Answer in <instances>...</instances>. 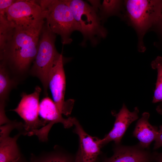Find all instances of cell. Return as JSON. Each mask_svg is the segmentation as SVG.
<instances>
[{
  "label": "cell",
  "mask_w": 162,
  "mask_h": 162,
  "mask_svg": "<svg viewBox=\"0 0 162 162\" xmlns=\"http://www.w3.org/2000/svg\"><path fill=\"white\" fill-rule=\"evenodd\" d=\"M44 19L28 28H15L12 37L4 52L0 55L13 76L20 83L29 74L36 57Z\"/></svg>",
  "instance_id": "6da1fadb"
},
{
  "label": "cell",
  "mask_w": 162,
  "mask_h": 162,
  "mask_svg": "<svg viewBox=\"0 0 162 162\" xmlns=\"http://www.w3.org/2000/svg\"><path fill=\"white\" fill-rule=\"evenodd\" d=\"M126 14L130 23L137 34L139 49L143 52V38L154 25L162 18V1L128 0L124 2Z\"/></svg>",
  "instance_id": "7a4b0ae2"
},
{
  "label": "cell",
  "mask_w": 162,
  "mask_h": 162,
  "mask_svg": "<svg viewBox=\"0 0 162 162\" xmlns=\"http://www.w3.org/2000/svg\"><path fill=\"white\" fill-rule=\"evenodd\" d=\"M56 35L51 30L45 21L40 34L37 54L29 73L39 80L46 96L48 94L50 72L62 55L55 47Z\"/></svg>",
  "instance_id": "3957f363"
},
{
  "label": "cell",
  "mask_w": 162,
  "mask_h": 162,
  "mask_svg": "<svg viewBox=\"0 0 162 162\" xmlns=\"http://www.w3.org/2000/svg\"><path fill=\"white\" fill-rule=\"evenodd\" d=\"M44 15L46 22L51 30L59 35L63 45L70 44L74 31H79L72 11L65 0H38Z\"/></svg>",
  "instance_id": "277c9868"
},
{
  "label": "cell",
  "mask_w": 162,
  "mask_h": 162,
  "mask_svg": "<svg viewBox=\"0 0 162 162\" xmlns=\"http://www.w3.org/2000/svg\"><path fill=\"white\" fill-rule=\"evenodd\" d=\"M72 11L83 39L80 44L83 46L86 41L93 46L106 36L107 31L103 26L98 13L89 4L82 0H65Z\"/></svg>",
  "instance_id": "5b68a950"
},
{
  "label": "cell",
  "mask_w": 162,
  "mask_h": 162,
  "mask_svg": "<svg viewBox=\"0 0 162 162\" xmlns=\"http://www.w3.org/2000/svg\"><path fill=\"white\" fill-rule=\"evenodd\" d=\"M8 21L15 28L34 26L45 19L38 0H17L7 10Z\"/></svg>",
  "instance_id": "8992f818"
},
{
  "label": "cell",
  "mask_w": 162,
  "mask_h": 162,
  "mask_svg": "<svg viewBox=\"0 0 162 162\" xmlns=\"http://www.w3.org/2000/svg\"><path fill=\"white\" fill-rule=\"evenodd\" d=\"M41 91V88L37 86L34 92L27 94L23 92L21 99L17 106L11 110L17 113L24 121L25 134L34 130L38 129L41 126H45L46 124L42 119L40 120L39 115V99Z\"/></svg>",
  "instance_id": "52a82bcc"
},
{
  "label": "cell",
  "mask_w": 162,
  "mask_h": 162,
  "mask_svg": "<svg viewBox=\"0 0 162 162\" xmlns=\"http://www.w3.org/2000/svg\"><path fill=\"white\" fill-rule=\"evenodd\" d=\"M39 113L42 119L47 124L39 129L28 133L27 135H36L42 142L47 141L48 133L54 124L61 123L65 128H69L73 125L72 117L63 118L53 101L47 96L44 98L40 103Z\"/></svg>",
  "instance_id": "ba28073f"
},
{
  "label": "cell",
  "mask_w": 162,
  "mask_h": 162,
  "mask_svg": "<svg viewBox=\"0 0 162 162\" xmlns=\"http://www.w3.org/2000/svg\"><path fill=\"white\" fill-rule=\"evenodd\" d=\"M64 60L62 54L54 65L50 73L48 87L53 101L62 114L68 116L71 111V102L64 100L66 78L64 68Z\"/></svg>",
  "instance_id": "9c48e42d"
},
{
  "label": "cell",
  "mask_w": 162,
  "mask_h": 162,
  "mask_svg": "<svg viewBox=\"0 0 162 162\" xmlns=\"http://www.w3.org/2000/svg\"><path fill=\"white\" fill-rule=\"evenodd\" d=\"M139 110L134 108L133 112L129 111L124 104L119 112L116 113L112 112L116 117L114 127L111 130L103 139H100L102 146L113 141L118 144L130 125L138 118Z\"/></svg>",
  "instance_id": "30bf717a"
},
{
  "label": "cell",
  "mask_w": 162,
  "mask_h": 162,
  "mask_svg": "<svg viewBox=\"0 0 162 162\" xmlns=\"http://www.w3.org/2000/svg\"><path fill=\"white\" fill-rule=\"evenodd\" d=\"M73 124L75 126L74 132L79 136L83 162H95L100 154L102 146L100 139L92 136L84 130L79 122L72 117Z\"/></svg>",
  "instance_id": "8fae6325"
},
{
  "label": "cell",
  "mask_w": 162,
  "mask_h": 162,
  "mask_svg": "<svg viewBox=\"0 0 162 162\" xmlns=\"http://www.w3.org/2000/svg\"><path fill=\"white\" fill-rule=\"evenodd\" d=\"M154 160L148 152L135 147L120 146L116 148L113 155L104 162H151Z\"/></svg>",
  "instance_id": "7c38bea8"
},
{
  "label": "cell",
  "mask_w": 162,
  "mask_h": 162,
  "mask_svg": "<svg viewBox=\"0 0 162 162\" xmlns=\"http://www.w3.org/2000/svg\"><path fill=\"white\" fill-rule=\"evenodd\" d=\"M150 114L148 112L142 113L138 121L133 132L134 136L140 141L142 148H148L152 141L155 140L158 133V128L150 124Z\"/></svg>",
  "instance_id": "4fadbf2b"
},
{
  "label": "cell",
  "mask_w": 162,
  "mask_h": 162,
  "mask_svg": "<svg viewBox=\"0 0 162 162\" xmlns=\"http://www.w3.org/2000/svg\"><path fill=\"white\" fill-rule=\"evenodd\" d=\"M20 83L13 76L5 64H0V109H4L11 91Z\"/></svg>",
  "instance_id": "5bb4252c"
},
{
  "label": "cell",
  "mask_w": 162,
  "mask_h": 162,
  "mask_svg": "<svg viewBox=\"0 0 162 162\" xmlns=\"http://www.w3.org/2000/svg\"><path fill=\"white\" fill-rule=\"evenodd\" d=\"M22 133L13 137L9 136L0 139V162H15L21 157L17 140Z\"/></svg>",
  "instance_id": "9a60e30c"
},
{
  "label": "cell",
  "mask_w": 162,
  "mask_h": 162,
  "mask_svg": "<svg viewBox=\"0 0 162 162\" xmlns=\"http://www.w3.org/2000/svg\"><path fill=\"white\" fill-rule=\"evenodd\" d=\"M14 29V27L8 20L6 15L0 14V55L6 49Z\"/></svg>",
  "instance_id": "2e32d148"
},
{
  "label": "cell",
  "mask_w": 162,
  "mask_h": 162,
  "mask_svg": "<svg viewBox=\"0 0 162 162\" xmlns=\"http://www.w3.org/2000/svg\"><path fill=\"white\" fill-rule=\"evenodd\" d=\"M122 2L117 0H104L99 11V15L103 23L108 17L118 14L121 9Z\"/></svg>",
  "instance_id": "e0dca14e"
},
{
  "label": "cell",
  "mask_w": 162,
  "mask_h": 162,
  "mask_svg": "<svg viewBox=\"0 0 162 162\" xmlns=\"http://www.w3.org/2000/svg\"><path fill=\"white\" fill-rule=\"evenodd\" d=\"M68 154L56 151L45 153L38 157H32L31 162H74Z\"/></svg>",
  "instance_id": "ac0fdd59"
},
{
  "label": "cell",
  "mask_w": 162,
  "mask_h": 162,
  "mask_svg": "<svg viewBox=\"0 0 162 162\" xmlns=\"http://www.w3.org/2000/svg\"><path fill=\"white\" fill-rule=\"evenodd\" d=\"M152 68L157 70V78L152 102H162V58L158 56L152 62Z\"/></svg>",
  "instance_id": "d6986e66"
},
{
  "label": "cell",
  "mask_w": 162,
  "mask_h": 162,
  "mask_svg": "<svg viewBox=\"0 0 162 162\" xmlns=\"http://www.w3.org/2000/svg\"><path fill=\"white\" fill-rule=\"evenodd\" d=\"M15 128L20 130L24 129V124L22 122L14 121L1 126L0 139L9 136L11 131Z\"/></svg>",
  "instance_id": "ffe728a7"
},
{
  "label": "cell",
  "mask_w": 162,
  "mask_h": 162,
  "mask_svg": "<svg viewBox=\"0 0 162 162\" xmlns=\"http://www.w3.org/2000/svg\"><path fill=\"white\" fill-rule=\"evenodd\" d=\"M16 0H0V14L4 15L8 8Z\"/></svg>",
  "instance_id": "44dd1931"
},
{
  "label": "cell",
  "mask_w": 162,
  "mask_h": 162,
  "mask_svg": "<svg viewBox=\"0 0 162 162\" xmlns=\"http://www.w3.org/2000/svg\"><path fill=\"white\" fill-rule=\"evenodd\" d=\"M154 148L156 150L162 147V125L159 127L157 137L155 140Z\"/></svg>",
  "instance_id": "7402d4cb"
},
{
  "label": "cell",
  "mask_w": 162,
  "mask_h": 162,
  "mask_svg": "<svg viewBox=\"0 0 162 162\" xmlns=\"http://www.w3.org/2000/svg\"><path fill=\"white\" fill-rule=\"evenodd\" d=\"M91 4V5L98 13L101 6L100 1V0H88Z\"/></svg>",
  "instance_id": "603a6c76"
},
{
  "label": "cell",
  "mask_w": 162,
  "mask_h": 162,
  "mask_svg": "<svg viewBox=\"0 0 162 162\" xmlns=\"http://www.w3.org/2000/svg\"><path fill=\"white\" fill-rule=\"evenodd\" d=\"M154 160L156 162H162V152L155 154L154 155Z\"/></svg>",
  "instance_id": "cb8c5ba5"
},
{
  "label": "cell",
  "mask_w": 162,
  "mask_h": 162,
  "mask_svg": "<svg viewBox=\"0 0 162 162\" xmlns=\"http://www.w3.org/2000/svg\"><path fill=\"white\" fill-rule=\"evenodd\" d=\"M74 162H83L81 154L80 148L79 149V150L77 153Z\"/></svg>",
  "instance_id": "d4e9b609"
},
{
  "label": "cell",
  "mask_w": 162,
  "mask_h": 162,
  "mask_svg": "<svg viewBox=\"0 0 162 162\" xmlns=\"http://www.w3.org/2000/svg\"><path fill=\"white\" fill-rule=\"evenodd\" d=\"M156 110L158 113L162 115V102L157 106Z\"/></svg>",
  "instance_id": "484cf974"
},
{
  "label": "cell",
  "mask_w": 162,
  "mask_h": 162,
  "mask_svg": "<svg viewBox=\"0 0 162 162\" xmlns=\"http://www.w3.org/2000/svg\"><path fill=\"white\" fill-rule=\"evenodd\" d=\"M15 162H28L23 160L22 158H21V157L19 159L17 160Z\"/></svg>",
  "instance_id": "4316f807"
},
{
  "label": "cell",
  "mask_w": 162,
  "mask_h": 162,
  "mask_svg": "<svg viewBox=\"0 0 162 162\" xmlns=\"http://www.w3.org/2000/svg\"><path fill=\"white\" fill-rule=\"evenodd\" d=\"M159 24L160 25V28L162 30V18Z\"/></svg>",
  "instance_id": "83f0119b"
}]
</instances>
